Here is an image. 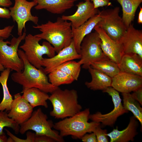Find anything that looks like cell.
Returning a JSON list of instances; mask_svg holds the SVG:
<instances>
[{"label":"cell","mask_w":142,"mask_h":142,"mask_svg":"<svg viewBox=\"0 0 142 142\" xmlns=\"http://www.w3.org/2000/svg\"><path fill=\"white\" fill-rule=\"evenodd\" d=\"M18 53L23 61L24 69L22 72L13 73L11 77L14 82L22 86L23 90L34 87L51 94L58 87L49 82L44 68H37L29 62L23 50L18 49Z\"/></svg>","instance_id":"1"},{"label":"cell","mask_w":142,"mask_h":142,"mask_svg":"<svg viewBox=\"0 0 142 142\" xmlns=\"http://www.w3.org/2000/svg\"><path fill=\"white\" fill-rule=\"evenodd\" d=\"M33 27L41 32L34 36L52 45L57 53L69 46L72 41L71 23L62 17H58L54 22L49 20L45 23Z\"/></svg>","instance_id":"2"},{"label":"cell","mask_w":142,"mask_h":142,"mask_svg":"<svg viewBox=\"0 0 142 142\" xmlns=\"http://www.w3.org/2000/svg\"><path fill=\"white\" fill-rule=\"evenodd\" d=\"M90 113L89 109H86L55 123L53 128L59 131V135L63 137L71 135L73 138L81 139L87 133L93 132L100 125V123L88 122Z\"/></svg>","instance_id":"3"},{"label":"cell","mask_w":142,"mask_h":142,"mask_svg":"<svg viewBox=\"0 0 142 142\" xmlns=\"http://www.w3.org/2000/svg\"><path fill=\"white\" fill-rule=\"evenodd\" d=\"M78 94L75 89L62 90L58 87L49 96L48 100L53 107L50 115L55 118L63 119L73 116L82 109L78 101Z\"/></svg>","instance_id":"4"},{"label":"cell","mask_w":142,"mask_h":142,"mask_svg":"<svg viewBox=\"0 0 142 142\" xmlns=\"http://www.w3.org/2000/svg\"><path fill=\"white\" fill-rule=\"evenodd\" d=\"M24 40V43L20 48L24 52L29 62L37 68L42 67L43 55H46L49 58L55 55V49L49 42L44 41L42 45L40 44L39 42L42 40L40 38L28 34Z\"/></svg>","instance_id":"5"},{"label":"cell","mask_w":142,"mask_h":142,"mask_svg":"<svg viewBox=\"0 0 142 142\" xmlns=\"http://www.w3.org/2000/svg\"><path fill=\"white\" fill-rule=\"evenodd\" d=\"M47 119V115L39 108L33 111L27 121L20 125L19 133L23 135L28 130H32L35 131L36 134L47 135L56 142H64L63 137L58 132L52 129L54 125L52 121Z\"/></svg>","instance_id":"6"},{"label":"cell","mask_w":142,"mask_h":142,"mask_svg":"<svg viewBox=\"0 0 142 142\" xmlns=\"http://www.w3.org/2000/svg\"><path fill=\"white\" fill-rule=\"evenodd\" d=\"M26 33L24 32L18 37H13L11 41H4L0 37V64L5 69H9L16 72H22L24 64L18 53V47L22 41L24 39Z\"/></svg>","instance_id":"7"},{"label":"cell","mask_w":142,"mask_h":142,"mask_svg":"<svg viewBox=\"0 0 142 142\" xmlns=\"http://www.w3.org/2000/svg\"><path fill=\"white\" fill-rule=\"evenodd\" d=\"M120 11V7H116L99 11L100 20L97 25L111 39L119 42L127 29L119 15Z\"/></svg>","instance_id":"8"},{"label":"cell","mask_w":142,"mask_h":142,"mask_svg":"<svg viewBox=\"0 0 142 142\" xmlns=\"http://www.w3.org/2000/svg\"><path fill=\"white\" fill-rule=\"evenodd\" d=\"M100 42L99 35L95 31L91 32L83 38L80 46L81 58L78 61L83 68L88 69L93 62L109 59L103 53Z\"/></svg>","instance_id":"9"},{"label":"cell","mask_w":142,"mask_h":142,"mask_svg":"<svg viewBox=\"0 0 142 142\" xmlns=\"http://www.w3.org/2000/svg\"><path fill=\"white\" fill-rule=\"evenodd\" d=\"M14 6L9 8L11 17L13 21L17 24V34L19 36L22 34V30L26 29L25 24L28 21H31L38 25V17L33 16L31 13L32 8L37 4L34 1L29 2L27 0H14Z\"/></svg>","instance_id":"10"},{"label":"cell","mask_w":142,"mask_h":142,"mask_svg":"<svg viewBox=\"0 0 142 142\" xmlns=\"http://www.w3.org/2000/svg\"><path fill=\"white\" fill-rule=\"evenodd\" d=\"M110 95L114 104V109L106 114H102L98 112L95 114L90 115L89 119L93 121L101 122L103 125L112 126L115 123L117 118L125 113L128 112L124 108L121 103V100L119 92L111 87L107 88L103 91Z\"/></svg>","instance_id":"11"},{"label":"cell","mask_w":142,"mask_h":142,"mask_svg":"<svg viewBox=\"0 0 142 142\" xmlns=\"http://www.w3.org/2000/svg\"><path fill=\"white\" fill-rule=\"evenodd\" d=\"M94 29L100 39V47L104 55L109 60L118 64L124 54L121 43L111 39L102 29L97 25Z\"/></svg>","instance_id":"12"},{"label":"cell","mask_w":142,"mask_h":142,"mask_svg":"<svg viewBox=\"0 0 142 142\" xmlns=\"http://www.w3.org/2000/svg\"><path fill=\"white\" fill-rule=\"evenodd\" d=\"M81 55L77 51L72 41L68 46L63 48L57 54L52 58H43L42 65L47 74L56 68L63 63L68 61L80 59Z\"/></svg>","instance_id":"13"},{"label":"cell","mask_w":142,"mask_h":142,"mask_svg":"<svg viewBox=\"0 0 142 142\" xmlns=\"http://www.w3.org/2000/svg\"><path fill=\"white\" fill-rule=\"evenodd\" d=\"M124 54H135L142 58V31L136 29L131 23L119 41Z\"/></svg>","instance_id":"14"},{"label":"cell","mask_w":142,"mask_h":142,"mask_svg":"<svg viewBox=\"0 0 142 142\" xmlns=\"http://www.w3.org/2000/svg\"><path fill=\"white\" fill-rule=\"evenodd\" d=\"M77 9L75 12L70 15H63L62 18L69 21L71 23L72 28H76L85 23L89 19L98 14V8H94L90 0H84L76 4Z\"/></svg>","instance_id":"15"},{"label":"cell","mask_w":142,"mask_h":142,"mask_svg":"<svg viewBox=\"0 0 142 142\" xmlns=\"http://www.w3.org/2000/svg\"><path fill=\"white\" fill-rule=\"evenodd\" d=\"M33 109L29 103L22 97L20 93H18L14 95L8 115L20 125L31 117Z\"/></svg>","instance_id":"16"},{"label":"cell","mask_w":142,"mask_h":142,"mask_svg":"<svg viewBox=\"0 0 142 142\" xmlns=\"http://www.w3.org/2000/svg\"><path fill=\"white\" fill-rule=\"evenodd\" d=\"M111 87L122 93H130L142 87V77L120 72L112 78Z\"/></svg>","instance_id":"17"},{"label":"cell","mask_w":142,"mask_h":142,"mask_svg":"<svg viewBox=\"0 0 142 142\" xmlns=\"http://www.w3.org/2000/svg\"><path fill=\"white\" fill-rule=\"evenodd\" d=\"M31 0L37 3L34 7L36 10L45 9L52 14H61L71 8L78 0Z\"/></svg>","instance_id":"18"},{"label":"cell","mask_w":142,"mask_h":142,"mask_svg":"<svg viewBox=\"0 0 142 142\" xmlns=\"http://www.w3.org/2000/svg\"><path fill=\"white\" fill-rule=\"evenodd\" d=\"M118 65L120 72L142 77V58L136 54H124Z\"/></svg>","instance_id":"19"},{"label":"cell","mask_w":142,"mask_h":142,"mask_svg":"<svg viewBox=\"0 0 142 142\" xmlns=\"http://www.w3.org/2000/svg\"><path fill=\"white\" fill-rule=\"evenodd\" d=\"M100 20L99 13L78 27L72 28V41L77 51L79 54L80 45L83 38L92 32Z\"/></svg>","instance_id":"20"},{"label":"cell","mask_w":142,"mask_h":142,"mask_svg":"<svg viewBox=\"0 0 142 142\" xmlns=\"http://www.w3.org/2000/svg\"><path fill=\"white\" fill-rule=\"evenodd\" d=\"M138 123L135 116L130 118L129 123L125 129L119 131L117 127L109 133L107 134L110 138V142H127L133 141L137 134Z\"/></svg>","instance_id":"21"},{"label":"cell","mask_w":142,"mask_h":142,"mask_svg":"<svg viewBox=\"0 0 142 142\" xmlns=\"http://www.w3.org/2000/svg\"><path fill=\"white\" fill-rule=\"evenodd\" d=\"M92 77L90 82H86L85 85L91 90L103 91L111 87L112 78L99 70L90 67L88 68Z\"/></svg>","instance_id":"22"},{"label":"cell","mask_w":142,"mask_h":142,"mask_svg":"<svg viewBox=\"0 0 142 142\" xmlns=\"http://www.w3.org/2000/svg\"><path fill=\"white\" fill-rule=\"evenodd\" d=\"M22 92V97L28 102L33 108L40 106L48 108L47 101L49 96L47 93L34 87L23 90Z\"/></svg>","instance_id":"23"},{"label":"cell","mask_w":142,"mask_h":142,"mask_svg":"<svg viewBox=\"0 0 142 142\" xmlns=\"http://www.w3.org/2000/svg\"><path fill=\"white\" fill-rule=\"evenodd\" d=\"M122 8L123 21L127 28L133 21L136 11L142 0H116Z\"/></svg>","instance_id":"24"},{"label":"cell","mask_w":142,"mask_h":142,"mask_svg":"<svg viewBox=\"0 0 142 142\" xmlns=\"http://www.w3.org/2000/svg\"><path fill=\"white\" fill-rule=\"evenodd\" d=\"M11 70L9 69H5L0 74V83L2 86L3 94V99L0 103V111H9L11 109V104L13 100L7 85V82Z\"/></svg>","instance_id":"25"},{"label":"cell","mask_w":142,"mask_h":142,"mask_svg":"<svg viewBox=\"0 0 142 142\" xmlns=\"http://www.w3.org/2000/svg\"><path fill=\"white\" fill-rule=\"evenodd\" d=\"M90 67L111 78L120 72L118 64L109 59L93 62Z\"/></svg>","instance_id":"26"},{"label":"cell","mask_w":142,"mask_h":142,"mask_svg":"<svg viewBox=\"0 0 142 142\" xmlns=\"http://www.w3.org/2000/svg\"><path fill=\"white\" fill-rule=\"evenodd\" d=\"M123 106L125 109L131 111L135 117L142 125V109L138 102L135 99L130 93H122Z\"/></svg>","instance_id":"27"},{"label":"cell","mask_w":142,"mask_h":142,"mask_svg":"<svg viewBox=\"0 0 142 142\" xmlns=\"http://www.w3.org/2000/svg\"><path fill=\"white\" fill-rule=\"evenodd\" d=\"M48 74L49 82L56 87L62 85L70 84L75 80L72 76L57 69H54Z\"/></svg>","instance_id":"28"},{"label":"cell","mask_w":142,"mask_h":142,"mask_svg":"<svg viewBox=\"0 0 142 142\" xmlns=\"http://www.w3.org/2000/svg\"><path fill=\"white\" fill-rule=\"evenodd\" d=\"M81 65L78 62L72 60L63 63L55 69L70 75L75 80H77L80 74Z\"/></svg>","instance_id":"29"},{"label":"cell","mask_w":142,"mask_h":142,"mask_svg":"<svg viewBox=\"0 0 142 142\" xmlns=\"http://www.w3.org/2000/svg\"><path fill=\"white\" fill-rule=\"evenodd\" d=\"M6 127L12 129L16 134L19 133L20 125L8 116L7 111H0V135L4 133L3 129Z\"/></svg>","instance_id":"30"},{"label":"cell","mask_w":142,"mask_h":142,"mask_svg":"<svg viewBox=\"0 0 142 142\" xmlns=\"http://www.w3.org/2000/svg\"><path fill=\"white\" fill-rule=\"evenodd\" d=\"M7 134L11 137L14 142H34L35 134L30 131H28L26 134L27 138L23 139L19 138L12 133L8 130L5 129Z\"/></svg>","instance_id":"31"},{"label":"cell","mask_w":142,"mask_h":142,"mask_svg":"<svg viewBox=\"0 0 142 142\" xmlns=\"http://www.w3.org/2000/svg\"><path fill=\"white\" fill-rule=\"evenodd\" d=\"M93 132L95 135L97 142H108L107 130L101 129L100 125L96 127Z\"/></svg>","instance_id":"32"},{"label":"cell","mask_w":142,"mask_h":142,"mask_svg":"<svg viewBox=\"0 0 142 142\" xmlns=\"http://www.w3.org/2000/svg\"><path fill=\"white\" fill-rule=\"evenodd\" d=\"M14 26H9L4 28L0 29V37L4 39L8 38L11 35V33L13 29Z\"/></svg>","instance_id":"33"},{"label":"cell","mask_w":142,"mask_h":142,"mask_svg":"<svg viewBox=\"0 0 142 142\" xmlns=\"http://www.w3.org/2000/svg\"><path fill=\"white\" fill-rule=\"evenodd\" d=\"M93 3L95 8L105 6H108L111 4V0H90Z\"/></svg>","instance_id":"34"},{"label":"cell","mask_w":142,"mask_h":142,"mask_svg":"<svg viewBox=\"0 0 142 142\" xmlns=\"http://www.w3.org/2000/svg\"><path fill=\"white\" fill-rule=\"evenodd\" d=\"M56 141L52 138L45 135H37L35 134L34 142H55Z\"/></svg>","instance_id":"35"},{"label":"cell","mask_w":142,"mask_h":142,"mask_svg":"<svg viewBox=\"0 0 142 142\" xmlns=\"http://www.w3.org/2000/svg\"><path fill=\"white\" fill-rule=\"evenodd\" d=\"M131 94L133 98L140 104L142 105V87L133 91Z\"/></svg>","instance_id":"36"},{"label":"cell","mask_w":142,"mask_h":142,"mask_svg":"<svg viewBox=\"0 0 142 142\" xmlns=\"http://www.w3.org/2000/svg\"><path fill=\"white\" fill-rule=\"evenodd\" d=\"M83 142H97V139L94 133L93 132L90 134H86L81 138Z\"/></svg>","instance_id":"37"},{"label":"cell","mask_w":142,"mask_h":142,"mask_svg":"<svg viewBox=\"0 0 142 142\" xmlns=\"http://www.w3.org/2000/svg\"><path fill=\"white\" fill-rule=\"evenodd\" d=\"M11 17L9 10L6 7H0V18L9 19Z\"/></svg>","instance_id":"38"},{"label":"cell","mask_w":142,"mask_h":142,"mask_svg":"<svg viewBox=\"0 0 142 142\" xmlns=\"http://www.w3.org/2000/svg\"><path fill=\"white\" fill-rule=\"evenodd\" d=\"M12 4V2L10 0H0V6L9 7Z\"/></svg>","instance_id":"39"},{"label":"cell","mask_w":142,"mask_h":142,"mask_svg":"<svg viewBox=\"0 0 142 142\" xmlns=\"http://www.w3.org/2000/svg\"><path fill=\"white\" fill-rule=\"evenodd\" d=\"M138 23L139 24L142 23V8L140 7V10L138 14Z\"/></svg>","instance_id":"40"},{"label":"cell","mask_w":142,"mask_h":142,"mask_svg":"<svg viewBox=\"0 0 142 142\" xmlns=\"http://www.w3.org/2000/svg\"><path fill=\"white\" fill-rule=\"evenodd\" d=\"M7 139L5 133L0 135V142H7Z\"/></svg>","instance_id":"41"},{"label":"cell","mask_w":142,"mask_h":142,"mask_svg":"<svg viewBox=\"0 0 142 142\" xmlns=\"http://www.w3.org/2000/svg\"><path fill=\"white\" fill-rule=\"evenodd\" d=\"M7 142H14V141L9 136L7 139Z\"/></svg>","instance_id":"42"},{"label":"cell","mask_w":142,"mask_h":142,"mask_svg":"<svg viewBox=\"0 0 142 142\" xmlns=\"http://www.w3.org/2000/svg\"><path fill=\"white\" fill-rule=\"evenodd\" d=\"M5 69L4 67L0 64V72L3 71Z\"/></svg>","instance_id":"43"}]
</instances>
